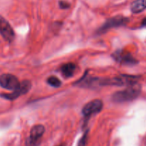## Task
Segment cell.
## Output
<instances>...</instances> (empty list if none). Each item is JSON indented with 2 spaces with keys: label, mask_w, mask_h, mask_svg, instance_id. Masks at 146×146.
Returning <instances> with one entry per match:
<instances>
[{
  "label": "cell",
  "mask_w": 146,
  "mask_h": 146,
  "mask_svg": "<svg viewBox=\"0 0 146 146\" xmlns=\"http://www.w3.org/2000/svg\"><path fill=\"white\" fill-rule=\"evenodd\" d=\"M87 139H88V131L84 133L81 139L80 140L79 143H78V146H86V145Z\"/></svg>",
  "instance_id": "cell-12"
},
{
  "label": "cell",
  "mask_w": 146,
  "mask_h": 146,
  "mask_svg": "<svg viewBox=\"0 0 146 146\" xmlns=\"http://www.w3.org/2000/svg\"><path fill=\"white\" fill-rule=\"evenodd\" d=\"M0 34L5 41L11 42L15 38V34L9 23L0 15Z\"/></svg>",
  "instance_id": "cell-7"
},
{
  "label": "cell",
  "mask_w": 146,
  "mask_h": 146,
  "mask_svg": "<svg viewBox=\"0 0 146 146\" xmlns=\"http://www.w3.org/2000/svg\"><path fill=\"white\" fill-rule=\"evenodd\" d=\"M142 27H146V17L143 19V20L142 21Z\"/></svg>",
  "instance_id": "cell-14"
},
{
  "label": "cell",
  "mask_w": 146,
  "mask_h": 146,
  "mask_svg": "<svg viewBox=\"0 0 146 146\" xmlns=\"http://www.w3.org/2000/svg\"><path fill=\"white\" fill-rule=\"evenodd\" d=\"M141 92V86L138 83L128 86L125 90L113 94L112 100L115 103L129 102L138 98Z\"/></svg>",
  "instance_id": "cell-1"
},
{
  "label": "cell",
  "mask_w": 146,
  "mask_h": 146,
  "mask_svg": "<svg viewBox=\"0 0 146 146\" xmlns=\"http://www.w3.org/2000/svg\"><path fill=\"white\" fill-rule=\"evenodd\" d=\"M31 83L29 81H28V80H24L22 82L20 83L19 86L16 90L13 91L12 93H11V94H1L0 96L5 98V99L13 101V100H15L16 98L19 97L20 96L27 94L29 91V90L31 89Z\"/></svg>",
  "instance_id": "cell-3"
},
{
  "label": "cell",
  "mask_w": 146,
  "mask_h": 146,
  "mask_svg": "<svg viewBox=\"0 0 146 146\" xmlns=\"http://www.w3.org/2000/svg\"><path fill=\"white\" fill-rule=\"evenodd\" d=\"M104 103L101 100H93L84 106L82 109V113L86 118H88L91 115L101 112Z\"/></svg>",
  "instance_id": "cell-5"
},
{
  "label": "cell",
  "mask_w": 146,
  "mask_h": 146,
  "mask_svg": "<svg viewBox=\"0 0 146 146\" xmlns=\"http://www.w3.org/2000/svg\"><path fill=\"white\" fill-rule=\"evenodd\" d=\"M61 70L63 76L65 78H70L74 75L76 70V65L74 63H67L61 66Z\"/></svg>",
  "instance_id": "cell-10"
},
{
  "label": "cell",
  "mask_w": 146,
  "mask_h": 146,
  "mask_svg": "<svg viewBox=\"0 0 146 146\" xmlns=\"http://www.w3.org/2000/svg\"><path fill=\"white\" fill-rule=\"evenodd\" d=\"M19 81L15 76L9 74H3L0 76V86L10 91H14L19 86Z\"/></svg>",
  "instance_id": "cell-6"
},
{
  "label": "cell",
  "mask_w": 146,
  "mask_h": 146,
  "mask_svg": "<svg viewBox=\"0 0 146 146\" xmlns=\"http://www.w3.org/2000/svg\"><path fill=\"white\" fill-rule=\"evenodd\" d=\"M45 132V128L43 125H36L31 128L30 131V136L27 140V146H36L38 143V141L42 137Z\"/></svg>",
  "instance_id": "cell-8"
},
{
  "label": "cell",
  "mask_w": 146,
  "mask_h": 146,
  "mask_svg": "<svg viewBox=\"0 0 146 146\" xmlns=\"http://www.w3.org/2000/svg\"><path fill=\"white\" fill-rule=\"evenodd\" d=\"M128 22V18H125V17H122V16H116V17L108 19V20H106V21L104 23V25L98 29V32L100 33V34L105 33L106 31H107L108 30L111 29L112 28L126 25Z\"/></svg>",
  "instance_id": "cell-4"
},
{
  "label": "cell",
  "mask_w": 146,
  "mask_h": 146,
  "mask_svg": "<svg viewBox=\"0 0 146 146\" xmlns=\"http://www.w3.org/2000/svg\"><path fill=\"white\" fill-rule=\"evenodd\" d=\"M59 6H60V7H61V9H68V7H69V4H68V3L66 2V1H60Z\"/></svg>",
  "instance_id": "cell-13"
},
{
  "label": "cell",
  "mask_w": 146,
  "mask_h": 146,
  "mask_svg": "<svg viewBox=\"0 0 146 146\" xmlns=\"http://www.w3.org/2000/svg\"><path fill=\"white\" fill-rule=\"evenodd\" d=\"M146 9V0H135L131 4V10L133 14H139Z\"/></svg>",
  "instance_id": "cell-9"
},
{
  "label": "cell",
  "mask_w": 146,
  "mask_h": 146,
  "mask_svg": "<svg viewBox=\"0 0 146 146\" xmlns=\"http://www.w3.org/2000/svg\"><path fill=\"white\" fill-rule=\"evenodd\" d=\"M112 57L116 62L125 66H134L138 64V61L131 53L124 50H117L112 54Z\"/></svg>",
  "instance_id": "cell-2"
},
{
  "label": "cell",
  "mask_w": 146,
  "mask_h": 146,
  "mask_svg": "<svg viewBox=\"0 0 146 146\" xmlns=\"http://www.w3.org/2000/svg\"><path fill=\"white\" fill-rule=\"evenodd\" d=\"M47 83L54 88H59L61 86V81L56 76H51L47 79Z\"/></svg>",
  "instance_id": "cell-11"
}]
</instances>
